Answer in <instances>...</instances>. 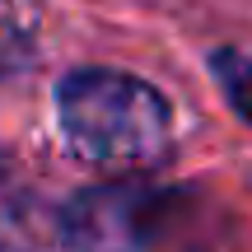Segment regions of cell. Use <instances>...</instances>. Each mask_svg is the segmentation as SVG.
Returning a JSON list of instances; mask_svg holds the SVG:
<instances>
[{
  "mask_svg": "<svg viewBox=\"0 0 252 252\" xmlns=\"http://www.w3.org/2000/svg\"><path fill=\"white\" fill-rule=\"evenodd\" d=\"M65 150L108 178H140L173 154V108L150 80L117 65H75L52 94Z\"/></svg>",
  "mask_w": 252,
  "mask_h": 252,
  "instance_id": "cell-1",
  "label": "cell"
},
{
  "mask_svg": "<svg viewBox=\"0 0 252 252\" xmlns=\"http://www.w3.org/2000/svg\"><path fill=\"white\" fill-rule=\"evenodd\" d=\"M178 191L150 178H108L75 191L56 215L65 252H154L178 215Z\"/></svg>",
  "mask_w": 252,
  "mask_h": 252,
  "instance_id": "cell-2",
  "label": "cell"
},
{
  "mask_svg": "<svg viewBox=\"0 0 252 252\" xmlns=\"http://www.w3.org/2000/svg\"><path fill=\"white\" fill-rule=\"evenodd\" d=\"M206 65H210V75H215L224 103L238 112V122L252 126V56L238 52V47H215V52L206 56Z\"/></svg>",
  "mask_w": 252,
  "mask_h": 252,
  "instance_id": "cell-3",
  "label": "cell"
},
{
  "mask_svg": "<svg viewBox=\"0 0 252 252\" xmlns=\"http://www.w3.org/2000/svg\"><path fill=\"white\" fill-rule=\"evenodd\" d=\"M33 61H37V47H33L28 24L19 19V9L9 0H0V80H14Z\"/></svg>",
  "mask_w": 252,
  "mask_h": 252,
  "instance_id": "cell-4",
  "label": "cell"
}]
</instances>
